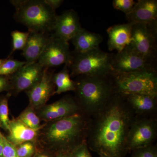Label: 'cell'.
Listing matches in <instances>:
<instances>
[{"label":"cell","mask_w":157,"mask_h":157,"mask_svg":"<svg viewBox=\"0 0 157 157\" xmlns=\"http://www.w3.org/2000/svg\"><path fill=\"white\" fill-rule=\"evenodd\" d=\"M136 116H154L157 109V97L141 94L123 96Z\"/></svg>","instance_id":"17"},{"label":"cell","mask_w":157,"mask_h":157,"mask_svg":"<svg viewBox=\"0 0 157 157\" xmlns=\"http://www.w3.org/2000/svg\"><path fill=\"white\" fill-rule=\"evenodd\" d=\"M53 70L44 68L40 80L29 90H27L31 104L34 107L42 106L51 96L55 94L53 81Z\"/></svg>","instance_id":"12"},{"label":"cell","mask_w":157,"mask_h":157,"mask_svg":"<svg viewBox=\"0 0 157 157\" xmlns=\"http://www.w3.org/2000/svg\"><path fill=\"white\" fill-rule=\"evenodd\" d=\"M18 121L30 128L36 130L42 128L40 124L39 117L31 109H27L22 113L18 117Z\"/></svg>","instance_id":"24"},{"label":"cell","mask_w":157,"mask_h":157,"mask_svg":"<svg viewBox=\"0 0 157 157\" xmlns=\"http://www.w3.org/2000/svg\"><path fill=\"white\" fill-rule=\"evenodd\" d=\"M51 33H30L22 55L27 63L37 62L50 38Z\"/></svg>","instance_id":"18"},{"label":"cell","mask_w":157,"mask_h":157,"mask_svg":"<svg viewBox=\"0 0 157 157\" xmlns=\"http://www.w3.org/2000/svg\"><path fill=\"white\" fill-rule=\"evenodd\" d=\"M81 28L78 14L73 9H70L57 16L51 34L68 42Z\"/></svg>","instance_id":"13"},{"label":"cell","mask_w":157,"mask_h":157,"mask_svg":"<svg viewBox=\"0 0 157 157\" xmlns=\"http://www.w3.org/2000/svg\"><path fill=\"white\" fill-rule=\"evenodd\" d=\"M11 89L9 76H0V93Z\"/></svg>","instance_id":"31"},{"label":"cell","mask_w":157,"mask_h":157,"mask_svg":"<svg viewBox=\"0 0 157 157\" xmlns=\"http://www.w3.org/2000/svg\"><path fill=\"white\" fill-rule=\"evenodd\" d=\"M111 76L116 92L121 95L141 94L157 97L156 70L112 73Z\"/></svg>","instance_id":"6"},{"label":"cell","mask_w":157,"mask_h":157,"mask_svg":"<svg viewBox=\"0 0 157 157\" xmlns=\"http://www.w3.org/2000/svg\"><path fill=\"white\" fill-rule=\"evenodd\" d=\"M133 23L115 25L107 29L108 35V49L110 51H117L120 52L132 42V32Z\"/></svg>","instance_id":"16"},{"label":"cell","mask_w":157,"mask_h":157,"mask_svg":"<svg viewBox=\"0 0 157 157\" xmlns=\"http://www.w3.org/2000/svg\"><path fill=\"white\" fill-rule=\"evenodd\" d=\"M157 41V21L149 23L133 24L130 44L138 53L155 61Z\"/></svg>","instance_id":"9"},{"label":"cell","mask_w":157,"mask_h":157,"mask_svg":"<svg viewBox=\"0 0 157 157\" xmlns=\"http://www.w3.org/2000/svg\"><path fill=\"white\" fill-rule=\"evenodd\" d=\"M69 65L70 77L85 75L107 76L112 73L111 63L113 54L96 48L86 52H72Z\"/></svg>","instance_id":"5"},{"label":"cell","mask_w":157,"mask_h":157,"mask_svg":"<svg viewBox=\"0 0 157 157\" xmlns=\"http://www.w3.org/2000/svg\"><path fill=\"white\" fill-rule=\"evenodd\" d=\"M39 130L30 128L18 120L11 121L7 140L14 145H19L33 140Z\"/></svg>","instance_id":"20"},{"label":"cell","mask_w":157,"mask_h":157,"mask_svg":"<svg viewBox=\"0 0 157 157\" xmlns=\"http://www.w3.org/2000/svg\"><path fill=\"white\" fill-rule=\"evenodd\" d=\"M111 69V74L156 70L155 61L147 58L138 53L130 44L120 52L113 55Z\"/></svg>","instance_id":"8"},{"label":"cell","mask_w":157,"mask_h":157,"mask_svg":"<svg viewBox=\"0 0 157 157\" xmlns=\"http://www.w3.org/2000/svg\"><path fill=\"white\" fill-rule=\"evenodd\" d=\"M76 52H86L99 48L103 40L100 34L92 33L82 28L79 32L71 39Z\"/></svg>","instance_id":"19"},{"label":"cell","mask_w":157,"mask_h":157,"mask_svg":"<svg viewBox=\"0 0 157 157\" xmlns=\"http://www.w3.org/2000/svg\"><path fill=\"white\" fill-rule=\"evenodd\" d=\"M0 126H1V124H0Z\"/></svg>","instance_id":"37"},{"label":"cell","mask_w":157,"mask_h":157,"mask_svg":"<svg viewBox=\"0 0 157 157\" xmlns=\"http://www.w3.org/2000/svg\"><path fill=\"white\" fill-rule=\"evenodd\" d=\"M126 17L128 22L149 23L157 21V1L139 0Z\"/></svg>","instance_id":"15"},{"label":"cell","mask_w":157,"mask_h":157,"mask_svg":"<svg viewBox=\"0 0 157 157\" xmlns=\"http://www.w3.org/2000/svg\"><path fill=\"white\" fill-rule=\"evenodd\" d=\"M80 113L81 110L76 100L67 98L45 106L42 109L41 116L46 120L56 121Z\"/></svg>","instance_id":"14"},{"label":"cell","mask_w":157,"mask_h":157,"mask_svg":"<svg viewBox=\"0 0 157 157\" xmlns=\"http://www.w3.org/2000/svg\"><path fill=\"white\" fill-rule=\"evenodd\" d=\"M44 68L37 62L26 63L17 72L9 76L11 89L19 93L33 86L42 76Z\"/></svg>","instance_id":"11"},{"label":"cell","mask_w":157,"mask_h":157,"mask_svg":"<svg viewBox=\"0 0 157 157\" xmlns=\"http://www.w3.org/2000/svg\"><path fill=\"white\" fill-rule=\"evenodd\" d=\"M136 2L133 0H114L113 6L116 10L121 11L125 14H128L135 6Z\"/></svg>","instance_id":"27"},{"label":"cell","mask_w":157,"mask_h":157,"mask_svg":"<svg viewBox=\"0 0 157 157\" xmlns=\"http://www.w3.org/2000/svg\"><path fill=\"white\" fill-rule=\"evenodd\" d=\"M132 157H157V147L153 144L132 151Z\"/></svg>","instance_id":"26"},{"label":"cell","mask_w":157,"mask_h":157,"mask_svg":"<svg viewBox=\"0 0 157 157\" xmlns=\"http://www.w3.org/2000/svg\"><path fill=\"white\" fill-rule=\"evenodd\" d=\"M2 139L4 144L2 157H18L14 145L10 143L7 138L3 136Z\"/></svg>","instance_id":"30"},{"label":"cell","mask_w":157,"mask_h":157,"mask_svg":"<svg viewBox=\"0 0 157 157\" xmlns=\"http://www.w3.org/2000/svg\"><path fill=\"white\" fill-rule=\"evenodd\" d=\"M99 157H108L103 155H99Z\"/></svg>","instance_id":"36"},{"label":"cell","mask_w":157,"mask_h":157,"mask_svg":"<svg viewBox=\"0 0 157 157\" xmlns=\"http://www.w3.org/2000/svg\"><path fill=\"white\" fill-rule=\"evenodd\" d=\"M53 81L57 87L55 94H59L70 91H75L76 89V82L70 78L69 67L67 65H65L58 73L53 74Z\"/></svg>","instance_id":"21"},{"label":"cell","mask_w":157,"mask_h":157,"mask_svg":"<svg viewBox=\"0 0 157 157\" xmlns=\"http://www.w3.org/2000/svg\"><path fill=\"white\" fill-rule=\"evenodd\" d=\"M136 116L123 96L116 93L91 118L86 140L89 149L108 157H125L128 134Z\"/></svg>","instance_id":"1"},{"label":"cell","mask_w":157,"mask_h":157,"mask_svg":"<svg viewBox=\"0 0 157 157\" xmlns=\"http://www.w3.org/2000/svg\"><path fill=\"white\" fill-rule=\"evenodd\" d=\"M26 63V62L21 61L12 58L11 57H8L0 67V76H11Z\"/></svg>","instance_id":"22"},{"label":"cell","mask_w":157,"mask_h":157,"mask_svg":"<svg viewBox=\"0 0 157 157\" xmlns=\"http://www.w3.org/2000/svg\"><path fill=\"white\" fill-rule=\"evenodd\" d=\"M157 136V120L155 115L136 116L130 127L127 141L128 153L153 144Z\"/></svg>","instance_id":"7"},{"label":"cell","mask_w":157,"mask_h":157,"mask_svg":"<svg viewBox=\"0 0 157 157\" xmlns=\"http://www.w3.org/2000/svg\"><path fill=\"white\" fill-rule=\"evenodd\" d=\"M90 119L80 113L55 121L47 131V139L58 152H69L86 141Z\"/></svg>","instance_id":"3"},{"label":"cell","mask_w":157,"mask_h":157,"mask_svg":"<svg viewBox=\"0 0 157 157\" xmlns=\"http://www.w3.org/2000/svg\"><path fill=\"white\" fill-rule=\"evenodd\" d=\"M70 157H93L87 146L86 141H85L75 147L69 152Z\"/></svg>","instance_id":"28"},{"label":"cell","mask_w":157,"mask_h":157,"mask_svg":"<svg viewBox=\"0 0 157 157\" xmlns=\"http://www.w3.org/2000/svg\"><path fill=\"white\" fill-rule=\"evenodd\" d=\"M44 1L52 9L55 11L56 9L60 7L64 2L63 0H44Z\"/></svg>","instance_id":"32"},{"label":"cell","mask_w":157,"mask_h":157,"mask_svg":"<svg viewBox=\"0 0 157 157\" xmlns=\"http://www.w3.org/2000/svg\"><path fill=\"white\" fill-rule=\"evenodd\" d=\"M37 157H48V156L46 155H39Z\"/></svg>","instance_id":"35"},{"label":"cell","mask_w":157,"mask_h":157,"mask_svg":"<svg viewBox=\"0 0 157 157\" xmlns=\"http://www.w3.org/2000/svg\"><path fill=\"white\" fill-rule=\"evenodd\" d=\"M29 32H21L15 30L11 33L12 39V48L9 57H11L12 54L17 50H23L27 42Z\"/></svg>","instance_id":"23"},{"label":"cell","mask_w":157,"mask_h":157,"mask_svg":"<svg viewBox=\"0 0 157 157\" xmlns=\"http://www.w3.org/2000/svg\"><path fill=\"white\" fill-rule=\"evenodd\" d=\"M72 56L69 42L51 33L48 43L37 63L44 68L54 67L63 64L69 67Z\"/></svg>","instance_id":"10"},{"label":"cell","mask_w":157,"mask_h":157,"mask_svg":"<svg viewBox=\"0 0 157 157\" xmlns=\"http://www.w3.org/2000/svg\"><path fill=\"white\" fill-rule=\"evenodd\" d=\"M15 9L14 18L30 33H51L57 15L44 0H12Z\"/></svg>","instance_id":"4"},{"label":"cell","mask_w":157,"mask_h":157,"mask_svg":"<svg viewBox=\"0 0 157 157\" xmlns=\"http://www.w3.org/2000/svg\"><path fill=\"white\" fill-rule=\"evenodd\" d=\"M6 59H0V67L2 66V64L6 60Z\"/></svg>","instance_id":"34"},{"label":"cell","mask_w":157,"mask_h":157,"mask_svg":"<svg viewBox=\"0 0 157 157\" xmlns=\"http://www.w3.org/2000/svg\"><path fill=\"white\" fill-rule=\"evenodd\" d=\"M56 157H70V156L68 152L59 151Z\"/></svg>","instance_id":"33"},{"label":"cell","mask_w":157,"mask_h":157,"mask_svg":"<svg viewBox=\"0 0 157 157\" xmlns=\"http://www.w3.org/2000/svg\"><path fill=\"white\" fill-rule=\"evenodd\" d=\"M11 121L9 120L8 99L4 98L0 99V124L1 126L9 131Z\"/></svg>","instance_id":"25"},{"label":"cell","mask_w":157,"mask_h":157,"mask_svg":"<svg viewBox=\"0 0 157 157\" xmlns=\"http://www.w3.org/2000/svg\"><path fill=\"white\" fill-rule=\"evenodd\" d=\"M16 151L18 157H31L34 153V145L31 142H25L19 145Z\"/></svg>","instance_id":"29"},{"label":"cell","mask_w":157,"mask_h":157,"mask_svg":"<svg viewBox=\"0 0 157 157\" xmlns=\"http://www.w3.org/2000/svg\"><path fill=\"white\" fill-rule=\"evenodd\" d=\"M78 76L75 91L76 103L82 113L92 118L104 109L116 94L111 75Z\"/></svg>","instance_id":"2"}]
</instances>
